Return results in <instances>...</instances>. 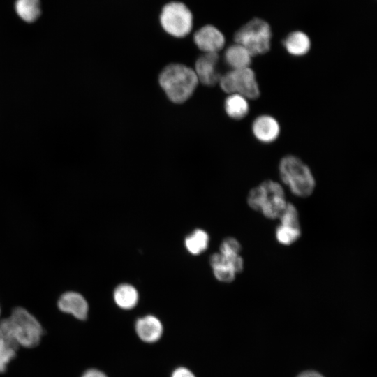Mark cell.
Masks as SVG:
<instances>
[{
	"label": "cell",
	"instance_id": "2e32d148",
	"mask_svg": "<svg viewBox=\"0 0 377 377\" xmlns=\"http://www.w3.org/2000/svg\"><path fill=\"white\" fill-rule=\"evenodd\" d=\"M224 109L226 114L235 120L244 119L249 112L248 99L238 94H231L226 98Z\"/></svg>",
	"mask_w": 377,
	"mask_h": 377
},
{
	"label": "cell",
	"instance_id": "4fadbf2b",
	"mask_svg": "<svg viewBox=\"0 0 377 377\" xmlns=\"http://www.w3.org/2000/svg\"><path fill=\"white\" fill-rule=\"evenodd\" d=\"M283 45L290 55L302 57L309 52L311 43L306 34L302 31H295L285 38Z\"/></svg>",
	"mask_w": 377,
	"mask_h": 377
},
{
	"label": "cell",
	"instance_id": "7c38bea8",
	"mask_svg": "<svg viewBox=\"0 0 377 377\" xmlns=\"http://www.w3.org/2000/svg\"><path fill=\"white\" fill-rule=\"evenodd\" d=\"M135 330L144 341L153 343L158 340L163 332L161 321L154 316H146L136 322Z\"/></svg>",
	"mask_w": 377,
	"mask_h": 377
},
{
	"label": "cell",
	"instance_id": "52a82bcc",
	"mask_svg": "<svg viewBox=\"0 0 377 377\" xmlns=\"http://www.w3.org/2000/svg\"><path fill=\"white\" fill-rule=\"evenodd\" d=\"M160 22L168 34L182 38L188 35L192 29L193 15L183 3L170 2L163 8Z\"/></svg>",
	"mask_w": 377,
	"mask_h": 377
},
{
	"label": "cell",
	"instance_id": "30bf717a",
	"mask_svg": "<svg viewBox=\"0 0 377 377\" xmlns=\"http://www.w3.org/2000/svg\"><path fill=\"white\" fill-rule=\"evenodd\" d=\"M218 61L217 53H205L197 59L194 71L198 82L207 86L219 82L221 75L217 69Z\"/></svg>",
	"mask_w": 377,
	"mask_h": 377
},
{
	"label": "cell",
	"instance_id": "8992f818",
	"mask_svg": "<svg viewBox=\"0 0 377 377\" xmlns=\"http://www.w3.org/2000/svg\"><path fill=\"white\" fill-rule=\"evenodd\" d=\"M219 83L223 91L238 94L248 100L256 99L260 94L256 74L250 67L231 69L221 75Z\"/></svg>",
	"mask_w": 377,
	"mask_h": 377
},
{
	"label": "cell",
	"instance_id": "ffe728a7",
	"mask_svg": "<svg viewBox=\"0 0 377 377\" xmlns=\"http://www.w3.org/2000/svg\"><path fill=\"white\" fill-rule=\"evenodd\" d=\"M301 235L300 228L280 225L276 230L277 241L282 244L289 245L295 242Z\"/></svg>",
	"mask_w": 377,
	"mask_h": 377
},
{
	"label": "cell",
	"instance_id": "44dd1931",
	"mask_svg": "<svg viewBox=\"0 0 377 377\" xmlns=\"http://www.w3.org/2000/svg\"><path fill=\"white\" fill-rule=\"evenodd\" d=\"M0 340L17 350V343L13 328L8 318L0 321Z\"/></svg>",
	"mask_w": 377,
	"mask_h": 377
},
{
	"label": "cell",
	"instance_id": "83f0119b",
	"mask_svg": "<svg viewBox=\"0 0 377 377\" xmlns=\"http://www.w3.org/2000/svg\"><path fill=\"white\" fill-rule=\"evenodd\" d=\"M0 314H1V307H0Z\"/></svg>",
	"mask_w": 377,
	"mask_h": 377
},
{
	"label": "cell",
	"instance_id": "d4e9b609",
	"mask_svg": "<svg viewBox=\"0 0 377 377\" xmlns=\"http://www.w3.org/2000/svg\"><path fill=\"white\" fill-rule=\"evenodd\" d=\"M172 377H195V376L188 369L180 367L173 372Z\"/></svg>",
	"mask_w": 377,
	"mask_h": 377
},
{
	"label": "cell",
	"instance_id": "ac0fdd59",
	"mask_svg": "<svg viewBox=\"0 0 377 377\" xmlns=\"http://www.w3.org/2000/svg\"><path fill=\"white\" fill-rule=\"evenodd\" d=\"M115 303L121 309H131L138 300L137 290L131 285L123 283L119 285L114 291Z\"/></svg>",
	"mask_w": 377,
	"mask_h": 377
},
{
	"label": "cell",
	"instance_id": "ba28073f",
	"mask_svg": "<svg viewBox=\"0 0 377 377\" xmlns=\"http://www.w3.org/2000/svg\"><path fill=\"white\" fill-rule=\"evenodd\" d=\"M57 307L63 313L70 314L80 320L87 318L89 305L82 295L75 291L63 293L58 298Z\"/></svg>",
	"mask_w": 377,
	"mask_h": 377
},
{
	"label": "cell",
	"instance_id": "603a6c76",
	"mask_svg": "<svg viewBox=\"0 0 377 377\" xmlns=\"http://www.w3.org/2000/svg\"><path fill=\"white\" fill-rule=\"evenodd\" d=\"M17 349L0 340V374L6 371L9 362L16 356Z\"/></svg>",
	"mask_w": 377,
	"mask_h": 377
},
{
	"label": "cell",
	"instance_id": "3957f363",
	"mask_svg": "<svg viewBox=\"0 0 377 377\" xmlns=\"http://www.w3.org/2000/svg\"><path fill=\"white\" fill-rule=\"evenodd\" d=\"M248 204L252 209L261 211L269 219L279 217L286 205L282 186L272 180L264 181L251 189Z\"/></svg>",
	"mask_w": 377,
	"mask_h": 377
},
{
	"label": "cell",
	"instance_id": "e0dca14e",
	"mask_svg": "<svg viewBox=\"0 0 377 377\" xmlns=\"http://www.w3.org/2000/svg\"><path fill=\"white\" fill-rule=\"evenodd\" d=\"M210 265L216 279L221 282H231L235 277V272L228 259L221 253L210 257Z\"/></svg>",
	"mask_w": 377,
	"mask_h": 377
},
{
	"label": "cell",
	"instance_id": "9c48e42d",
	"mask_svg": "<svg viewBox=\"0 0 377 377\" xmlns=\"http://www.w3.org/2000/svg\"><path fill=\"white\" fill-rule=\"evenodd\" d=\"M194 42L205 53H217L225 45V37L219 29L208 24L195 32Z\"/></svg>",
	"mask_w": 377,
	"mask_h": 377
},
{
	"label": "cell",
	"instance_id": "8fae6325",
	"mask_svg": "<svg viewBox=\"0 0 377 377\" xmlns=\"http://www.w3.org/2000/svg\"><path fill=\"white\" fill-rule=\"evenodd\" d=\"M251 131L257 140L267 144L274 142L279 138L281 128L274 117L269 114H262L253 119Z\"/></svg>",
	"mask_w": 377,
	"mask_h": 377
},
{
	"label": "cell",
	"instance_id": "484cf974",
	"mask_svg": "<svg viewBox=\"0 0 377 377\" xmlns=\"http://www.w3.org/2000/svg\"><path fill=\"white\" fill-rule=\"evenodd\" d=\"M81 377H107L102 371L91 369L86 371Z\"/></svg>",
	"mask_w": 377,
	"mask_h": 377
},
{
	"label": "cell",
	"instance_id": "277c9868",
	"mask_svg": "<svg viewBox=\"0 0 377 377\" xmlns=\"http://www.w3.org/2000/svg\"><path fill=\"white\" fill-rule=\"evenodd\" d=\"M234 39L235 43L245 47L252 57L264 54L271 47V27L265 20L253 18L236 31Z\"/></svg>",
	"mask_w": 377,
	"mask_h": 377
},
{
	"label": "cell",
	"instance_id": "7402d4cb",
	"mask_svg": "<svg viewBox=\"0 0 377 377\" xmlns=\"http://www.w3.org/2000/svg\"><path fill=\"white\" fill-rule=\"evenodd\" d=\"M279 217L281 225L300 228L298 213L295 206L291 203H286V207Z\"/></svg>",
	"mask_w": 377,
	"mask_h": 377
},
{
	"label": "cell",
	"instance_id": "9a60e30c",
	"mask_svg": "<svg viewBox=\"0 0 377 377\" xmlns=\"http://www.w3.org/2000/svg\"><path fill=\"white\" fill-rule=\"evenodd\" d=\"M14 10L20 20L26 23H34L42 13L40 0H15Z\"/></svg>",
	"mask_w": 377,
	"mask_h": 377
},
{
	"label": "cell",
	"instance_id": "5b68a950",
	"mask_svg": "<svg viewBox=\"0 0 377 377\" xmlns=\"http://www.w3.org/2000/svg\"><path fill=\"white\" fill-rule=\"evenodd\" d=\"M8 318L18 346L32 348L40 343L43 334V327L28 310L22 306H16L12 310Z\"/></svg>",
	"mask_w": 377,
	"mask_h": 377
},
{
	"label": "cell",
	"instance_id": "d6986e66",
	"mask_svg": "<svg viewBox=\"0 0 377 377\" xmlns=\"http://www.w3.org/2000/svg\"><path fill=\"white\" fill-rule=\"evenodd\" d=\"M209 240V235L205 231L196 229L186 237L184 244L189 253L198 255L207 249Z\"/></svg>",
	"mask_w": 377,
	"mask_h": 377
},
{
	"label": "cell",
	"instance_id": "cb8c5ba5",
	"mask_svg": "<svg viewBox=\"0 0 377 377\" xmlns=\"http://www.w3.org/2000/svg\"><path fill=\"white\" fill-rule=\"evenodd\" d=\"M240 250V244L233 237L226 238L220 246V253L226 256L239 254Z\"/></svg>",
	"mask_w": 377,
	"mask_h": 377
},
{
	"label": "cell",
	"instance_id": "4316f807",
	"mask_svg": "<svg viewBox=\"0 0 377 377\" xmlns=\"http://www.w3.org/2000/svg\"><path fill=\"white\" fill-rule=\"evenodd\" d=\"M297 377H325L317 371L306 370L300 373Z\"/></svg>",
	"mask_w": 377,
	"mask_h": 377
},
{
	"label": "cell",
	"instance_id": "7a4b0ae2",
	"mask_svg": "<svg viewBox=\"0 0 377 377\" xmlns=\"http://www.w3.org/2000/svg\"><path fill=\"white\" fill-rule=\"evenodd\" d=\"M279 175L291 192L300 197H307L313 191L315 179L310 168L297 156L286 155L279 164Z\"/></svg>",
	"mask_w": 377,
	"mask_h": 377
},
{
	"label": "cell",
	"instance_id": "6da1fadb",
	"mask_svg": "<svg viewBox=\"0 0 377 377\" xmlns=\"http://www.w3.org/2000/svg\"><path fill=\"white\" fill-rule=\"evenodd\" d=\"M198 80L194 70L183 64L167 66L159 75V83L168 98L182 103L194 92Z\"/></svg>",
	"mask_w": 377,
	"mask_h": 377
},
{
	"label": "cell",
	"instance_id": "5bb4252c",
	"mask_svg": "<svg viewBox=\"0 0 377 377\" xmlns=\"http://www.w3.org/2000/svg\"><path fill=\"white\" fill-rule=\"evenodd\" d=\"M252 57L245 47L237 43L229 46L224 53L225 61L231 69L250 67Z\"/></svg>",
	"mask_w": 377,
	"mask_h": 377
}]
</instances>
